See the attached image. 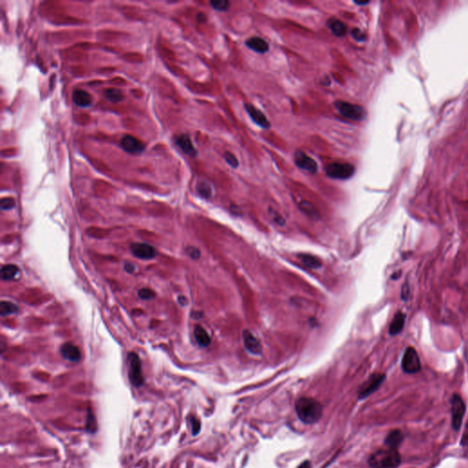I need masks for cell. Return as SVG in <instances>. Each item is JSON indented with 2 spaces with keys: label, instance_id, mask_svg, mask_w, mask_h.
Masks as SVG:
<instances>
[{
  "label": "cell",
  "instance_id": "6da1fadb",
  "mask_svg": "<svg viewBox=\"0 0 468 468\" xmlns=\"http://www.w3.org/2000/svg\"><path fill=\"white\" fill-rule=\"evenodd\" d=\"M296 411L303 423L312 425L321 418L323 407L315 399L300 398L296 403Z\"/></svg>",
  "mask_w": 468,
  "mask_h": 468
},
{
  "label": "cell",
  "instance_id": "7a4b0ae2",
  "mask_svg": "<svg viewBox=\"0 0 468 468\" xmlns=\"http://www.w3.org/2000/svg\"><path fill=\"white\" fill-rule=\"evenodd\" d=\"M402 458L397 449L386 448L372 454L369 458V465L372 468H398Z\"/></svg>",
  "mask_w": 468,
  "mask_h": 468
},
{
  "label": "cell",
  "instance_id": "3957f363",
  "mask_svg": "<svg viewBox=\"0 0 468 468\" xmlns=\"http://www.w3.org/2000/svg\"><path fill=\"white\" fill-rule=\"evenodd\" d=\"M335 107L338 109L340 114H342L344 117L353 121H361L366 117L365 110L357 104L343 101H337L335 102Z\"/></svg>",
  "mask_w": 468,
  "mask_h": 468
},
{
  "label": "cell",
  "instance_id": "277c9868",
  "mask_svg": "<svg viewBox=\"0 0 468 468\" xmlns=\"http://www.w3.org/2000/svg\"><path fill=\"white\" fill-rule=\"evenodd\" d=\"M128 376L130 382L135 387H140L144 383V376L142 372V366L139 357L134 352L128 354Z\"/></svg>",
  "mask_w": 468,
  "mask_h": 468
},
{
  "label": "cell",
  "instance_id": "5b68a950",
  "mask_svg": "<svg viewBox=\"0 0 468 468\" xmlns=\"http://www.w3.org/2000/svg\"><path fill=\"white\" fill-rule=\"evenodd\" d=\"M328 177L335 179H348L353 176L355 167L349 163H332L327 167Z\"/></svg>",
  "mask_w": 468,
  "mask_h": 468
},
{
  "label": "cell",
  "instance_id": "8992f818",
  "mask_svg": "<svg viewBox=\"0 0 468 468\" xmlns=\"http://www.w3.org/2000/svg\"><path fill=\"white\" fill-rule=\"evenodd\" d=\"M402 368L405 373L409 374H415L420 372V358L414 348L409 347L405 350L402 361Z\"/></svg>",
  "mask_w": 468,
  "mask_h": 468
},
{
  "label": "cell",
  "instance_id": "52a82bcc",
  "mask_svg": "<svg viewBox=\"0 0 468 468\" xmlns=\"http://www.w3.org/2000/svg\"><path fill=\"white\" fill-rule=\"evenodd\" d=\"M451 409H452L453 428L456 431H458L463 423L464 416L466 413V404L464 403L463 399L458 394L453 395Z\"/></svg>",
  "mask_w": 468,
  "mask_h": 468
},
{
  "label": "cell",
  "instance_id": "ba28073f",
  "mask_svg": "<svg viewBox=\"0 0 468 468\" xmlns=\"http://www.w3.org/2000/svg\"><path fill=\"white\" fill-rule=\"evenodd\" d=\"M385 380L384 374H374L360 389L359 398L365 399L377 391Z\"/></svg>",
  "mask_w": 468,
  "mask_h": 468
},
{
  "label": "cell",
  "instance_id": "9c48e42d",
  "mask_svg": "<svg viewBox=\"0 0 468 468\" xmlns=\"http://www.w3.org/2000/svg\"><path fill=\"white\" fill-rule=\"evenodd\" d=\"M120 145L125 152L130 154H140L145 150V145L142 141L130 135H124L121 139Z\"/></svg>",
  "mask_w": 468,
  "mask_h": 468
},
{
  "label": "cell",
  "instance_id": "30bf717a",
  "mask_svg": "<svg viewBox=\"0 0 468 468\" xmlns=\"http://www.w3.org/2000/svg\"><path fill=\"white\" fill-rule=\"evenodd\" d=\"M130 250L135 257L142 259V260H150V259L154 258L156 254L155 248L148 243H143V242L133 243L130 247Z\"/></svg>",
  "mask_w": 468,
  "mask_h": 468
},
{
  "label": "cell",
  "instance_id": "8fae6325",
  "mask_svg": "<svg viewBox=\"0 0 468 468\" xmlns=\"http://www.w3.org/2000/svg\"><path fill=\"white\" fill-rule=\"evenodd\" d=\"M296 164L297 167L302 169H305L308 172H318V164L313 159L312 157L307 156V154L303 151L296 152Z\"/></svg>",
  "mask_w": 468,
  "mask_h": 468
},
{
  "label": "cell",
  "instance_id": "7c38bea8",
  "mask_svg": "<svg viewBox=\"0 0 468 468\" xmlns=\"http://www.w3.org/2000/svg\"><path fill=\"white\" fill-rule=\"evenodd\" d=\"M242 339H243L244 347L247 350L248 352H250L253 355H261L262 345L253 334L248 330H245L242 333Z\"/></svg>",
  "mask_w": 468,
  "mask_h": 468
},
{
  "label": "cell",
  "instance_id": "4fadbf2b",
  "mask_svg": "<svg viewBox=\"0 0 468 468\" xmlns=\"http://www.w3.org/2000/svg\"><path fill=\"white\" fill-rule=\"evenodd\" d=\"M244 107H245L247 113H249V115L251 116V118L253 119V121L255 124H258L259 126L263 127L264 129L269 128V121L267 120L266 116L260 110L254 107L252 104H249V103H245Z\"/></svg>",
  "mask_w": 468,
  "mask_h": 468
},
{
  "label": "cell",
  "instance_id": "5bb4252c",
  "mask_svg": "<svg viewBox=\"0 0 468 468\" xmlns=\"http://www.w3.org/2000/svg\"><path fill=\"white\" fill-rule=\"evenodd\" d=\"M176 144L184 154L191 157L197 156L198 151L195 148V146L192 144V141L188 135H181L178 136L176 139Z\"/></svg>",
  "mask_w": 468,
  "mask_h": 468
},
{
  "label": "cell",
  "instance_id": "9a60e30c",
  "mask_svg": "<svg viewBox=\"0 0 468 468\" xmlns=\"http://www.w3.org/2000/svg\"><path fill=\"white\" fill-rule=\"evenodd\" d=\"M60 354L67 361L77 362L81 359V352L75 345L71 343H65L60 348Z\"/></svg>",
  "mask_w": 468,
  "mask_h": 468
},
{
  "label": "cell",
  "instance_id": "2e32d148",
  "mask_svg": "<svg viewBox=\"0 0 468 468\" xmlns=\"http://www.w3.org/2000/svg\"><path fill=\"white\" fill-rule=\"evenodd\" d=\"M72 100L77 106L90 107L92 103V96L85 90H75L72 93Z\"/></svg>",
  "mask_w": 468,
  "mask_h": 468
},
{
  "label": "cell",
  "instance_id": "e0dca14e",
  "mask_svg": "<svg viewBox=\"0 0 468 468\" xmlns=\"http://www.w3.org/2000/svg\"><path fill=\"white\" fill-rule=\"evenodd\" d=\"M245 44L251 49H253L255 52H258V53H265L269 50L268 42H266L264 39L258 38V37L248 38Z\"/></svg>",
  "mask_w": 468,
  "mask_h": 468
},
{
  "label": "cell",
  "instance_id": "ac0fdd59",
  "mask_svg": "<svg viewBox=\"0 0 468 468\" xmlns=\"http://www.w3.org/2000/svg\"><path fill=\"white\" fill-rule=\"evenodd\" d=\"M406 320V315L403 312H398L393 318V322L391 323L389 333L391 336H396L402 332L404 329V324Z\"/></svg>",
  "mask_w": 468,
  "mask_h": 468
},
{
  "label": "cell",
  "instance_id": "d6986e66",
  "mask_svg": "<svg viewBox=\"0 0 468 468\" xmlns=\"http://www.w3.org/2000/svg\"><path fill=\"white\" fill-rule=\"evenodd\" d=\"M328 26L331 32L337 37H343L346 35L348 27L344 22L339 20L336 17H331L328 20Z\"/></svg>",
  "mask_w": 468,
  "mask_h": 468
},
{
  "label": "cell",
  "instance_id": "ffe728a7",
  "mask_svg": "<svg viewBox=\"0 0 468 468\" xmlns=\"http://www.w3.org/2000/svg\"><path fill=\"white\" fill-rule=\"evenodd\" d=\"M404 441V435L402 431L393 430L388 435L385 439V446L388 448L397 449L400 445Z\"/></svg>",
  "mask_w": 468,
  "mask_h": 468
},
{
  "label": "cell",
  "instance_id": "44dd1931",
  "mask_svg": "<svg viewBox=\"0 0 468 468\" xmlns=\"http://www.w3.org/2000/svg\"><path fill=\"white\" fill-rule=\"evenodd\" d=\"M194 337L197 343L200 346L206 348L210 344V337L204 328L200 326H196L194 329Z\"/></svg>",
  "mask_w": 468,
  "mask_h": 468
},
{
  "label": "cell",
  "instance_id": "7402d4cb",
  "mask_svg": "<svg viewBox=\"0 0 468 468\" xmlns=\"http://www.w3.org/2000/svg\"><path fill=\"white\" fill-rule=\"evenodd\" d=\"M298 258L301 261L302 264H304L305 266H307V268L318 269L322 265L319 259L313 256V255H310V254H299Z\"/></svg>",
  "mask_w": 468,
  "mask_h": 468
},
{
  "label": "cell",
  "instance_id": "603a6c76",
  "mask_svg": "<svg viewBox=\"0 0 468 468\" xmlns=\"http://www.w3.org/2000/svg\"><path fill=\"white\" fill-rule=\"evenodd\" d=\"M18 268L14 264H5L1 268V278L2 280H13L18 275Z\"/></svg>",
  "mask_w": 468,
  "mask_h": 468
},
{
  "label": "cell",
  "instance_id": "cb8c5ba5",
  "mask_svg": "<svg viewBox=\"0 0 468 468\" xmlns=\"http://www.w3.org/2000/svg\"><path fill=\"white\" fill-rule=\"evenodd\" d=\"M104 96L109 102L116 103L124 100V93L117 88H108L104 91Z\"/></svg>",
  "mask_w": 468,
  "mask_h": 468
},
{
  "label": "cell",
  "instance_id": "d4e9b609",
  "mask_svg": "<svg viewBox=\"0 0 468 468\" xmlns=\"http://www.w3.org/2000/svg\"><path fill=\"white\" fill-rule=\"evenodd\" d=\"M18 307L15 304L8 301H2L0 304V314L2 317L8 316L11 314L17 312Z\"/></svg>",
  "mask_w": 468,
  "mask_h": 468
},
{
  "label": "cell",
  "instance_id": "484cf974",
  "mask_svg": "<svg viewBox=\"0 0 468 468\" xmlns=\"http://www.w3.org/2000/svg\"><path fill=\"white\" fill-rule=\"evenodd\" d=\"M210 5L218 11H225L229 8L230 6V2L227 0H215V1H210Z\"/></svg>",
  "mask_w": 468,
  "mask_h": 468
},
{
  "label": "cell",
  "instance_id": "4316f807",
  "mask_svg": "<svg viewBox=\"0 0 468 468\" xmlns=\"http://www.w3.org/2000/svg\"><path fill=\"white\" fill-rule=\"evenodd\" d=\"M197 188L200 196L204 198H210L211 196V188L209 184L205 183V182L199 183Z\"/></svg>",
  "mask_w": 468,
  "mask_h": 468
},
{
  "label": "cell",
  "instance_id": "83f0119b",
  "mask_svg": "<svg viewBox=\"0 0 468 468\" xmlns=\"http://www.w3.org/2000/svg\"><path fill=\"white\" fill-rule=\"evenodd\" d=\"M299 206H300L301 210H303L305 213L308 214V215L312 216V217L313 216L317 215V211L315 210V208L313 207V205L311 204V203H309V202H307L306 200L302 201L301 203L299 204Z\"/></svg>",
  "mask_w": 468,
  "mask_h": 468
},
{
  "label": "cell",
  "instance_id": "f1b7e54d",
  "mask_svg": "<svg viewBox=\"0 0 468 468\" xmlns=\"http://www.w3.org/2000/svg\"><path fill=\"white\" fill-rule=\"evenodd\" d=\"M223 157H224L225 161L233 168H237L239 166V162H238L236 156H234L231 152H225L223 154Z\"/></svg>",
  "mask_w": 468,
  "mask_h": 468
},
{
  "label": "cell",
  "instance_id": "f546056e",
  "mask_svg": "<svg viewBox=\"0 0 468 468\" xmlns=\"http://www.w3.org/2000/svg\"><path fill=\"white\" fill-rule=\"evenodd\" d=\"M138 296L143 300H150L155 297V293L149 288H142L138 292Z\"/></svg>",
  "mask_w": 468,
  "mask_h": 468
},
{
  "label": "cell",
  "instance_id": "4dcf8cb0",
  "mask_svg": "<svg viewBox=\"0 0 468 468\" xmlns=\"http://www.w3.org/2000/svg\"><path fill=\"white\" fill-rule=\"evenodd\" d=\"M0 206L3 210H11L15 206V201L12 198H4L1 199Z\"/></svg>",
  "mask_w": 468,
  "mask_h": 468
},
{
  "label": "cell",
  "instance_id": "1f68e13d",
  "mask_svg": "<svg viewBox=\"0 0 468 468\" xmlns=\"http://www.w3.org/2000/svg\"><path fill=\"white\" fill-rule=\"evenodd\" d=\"M351 35H352V37H353L354 39H356L357 41H360V42H361V41H364V40H365V38H366L365 34L362 32L360 28H357V27L352 29V31H351Z\"/></svg>",
  "mask_w": 468,
  "mask_h": 468
},
{
  "label": "cell",
  "instance_id": "d6a6232c",
  "mask_svg": "<svg viewBox=\"0 0 468 468\" xmlns=\"http://www.w3.org/2000/svg\"><path fill=\"white\" fill-rule=\"evenodd\" d=\"M187 253H188V255H189L191 258L194 259V260L199 259V256H200V252H199V249L196 247H192V246L187 248Z\"/></svg>",
  "mask_w": 468,
  "mask_h": 468
},
{
  "label": "cell",
  "instance_id": "836d02e7",
  "mask_svg": "<svg viewBox=\"0 0 468 468\" xmlns=\"http://www.w3.org/2000/svg\"><path fill=\"white\" fill-rule=\"evenodd\" d=\"M191 426H192V433H193L194 436L198 435L199 430H200V423H199V421L195 419V418H192V419H191Z\"/></svg>",
  "mask_w": 468,
  "mask_h": 468
},
{
  "label": "cell",
  "instance_id": "e575fe53",
  "mask_svg": "<svg viewBox=\"0 0 468 468\" xmlns=\"http://www.w3.org/2000/svg\"><path fill=\"white\" fill-rule=\"evenodd\" d=\"M461 445L463 447H468V424L465 429V432H464L463 436H462V440H461Z\"/></svg>",
  "mask_w": 468,
  "mask_h": 468
},
{
  "label": "cell",
  "instance_id": "d590c367",
  "mask_svg": "<svg viewBox=\"0 0 468 468\" xmlns=\"http://www.w3.org/2000/svg\"><path fill=\"white\" fill-rule=\"evenodd\" d=\"M124 269L126 270V272L128 273H132L134 271V266L131 264H125Z\"/></svg>",
  "mask_w": 468,
  "mask_h": 468
},
{
  "label": "cell",
  "instance_id": "8d00e7d4",
  "mask_svg": "<svg viewBox=\"0 0 468 468\" xmlns=\"http://www.w3.org/2000/svg\"><path fill=\"white\" fill-rule=\"evenodd\" d=\"M298 468H310V462L306 461V462H304L302 465H300Z\"/></svg>",
  "mask_w": 468,
  "mask_h": 468
},
{
  "label": "cell",
  "instance_id": "74e56055",
  "mask_svg": "<svg viewBox=\"0 0 468 468\" xmlns=\"http://www.w3.org/2000/svg\"><path fill=\"white\" fill-rule=\"evenodd\" d=\"M198 19H199V22H204L206 20V16H205L204 14L199 13L198 15Z\"/></svg>",
  "mask_w": 468,
  "mask_h": 468
},
{
  "label": "cell",
  "instance_id": "f35d334b",
  "mask_svg": "<svg viewBox=\"0 0 468 468\" xmlns=\"http://www.w3.org/2000/svg\"><path fill=\"white\" fill-rule=\"evenodd\" d=\"M355 3L356 4H358V5H366V4H369V2H358V1H356Z\"/></svg>",
  "mask_w": 468,
  "mask_h": 468
}]
</instances>
